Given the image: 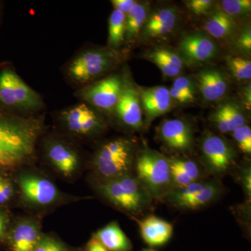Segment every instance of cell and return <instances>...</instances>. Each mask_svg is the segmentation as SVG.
Listing matches in <instances>:
<instances>
[{
	"label": "cell",
	"instance_id": "f35d334b",
	"mask_svg": "<svg viewBox=\"0 0 251 251\" xmlns=\"http://www.w3.org/2000/svg\"><path fill=\"white\" fill-rule=\"evenodd\" d=\"M170 95H171V98L175 99L180 103H189L191 102V100L186 97L185 94L181 93L180 91L176 90V89L172 87L171 90H169Z\"/></svg>",
	"mask_w": 251,
	"mask_h": 251
},
{
	"label": "cell",
	"instance_id": "4dcf8cb0",
	"mask_svg": "<svg viewBox=\"0 0 251 251\" xmlns=\"http://www.w3.org/2000/svg\"><path fill=\"white\" fill-rule=\"evenodd\" d=\"M33 251H68L67 248L57 239L42 237Z\"/></svg>",
	"mask_w": 251,
	"mask_h": 251
},
{
	"label": "cell",
	"instance_id": "52a82bcc",
	"mask_svg": "<svg viewBox=\"0 0 251 251\" xmlns=\"http://www.w3.org/2000/svg\"><path fill=\"white\" fill-rule=\"evenodd\" d=\"M124 86L121 77L112 75L82 89L79 97L96 108L110 110L118 103Z\"/></svg>",
	"mask_w": 251,
	"mask_h": 251
},
{
	"label": "cell",
	"instance_id": "5b68a950",
	"mask_svg": "<svg viewBox=\"0 0 251 251\" xmlns=\"http://www.w3.org/2000/svg\"><path fill=\"white\" fill-rule=\"evenodd\" d=\"M133 161L132 147L128 140L117 139L103 145L96 153L94 166L108 180L127 175Z\"/></svg>",
	"mask_w": 251,
	"mask_h": 251
},
{
	"label": "cell",
	"instance_id": "603a6c76",
	"mask_svg": "<svg viewBox=\"0 0 251 251\" xmlns=\"http://www.w3.org/2000/svg\"><path fill=\"white\" fill-rule=\"evenodd\" d=\"M235 25V22L230 16L223 11H217L208 19L204 27L216 39H223L233 31Z\"/></svg>",
	"mask_w": 251,
	"mask_h": 251
},
{
	"label": "cell",
	"instance_id": "836d02e7",
	"mask_svg": "<svg viewBox=\"0 0 251 251\" xmlns=\"http://www.w3.org/2000/svg\"><path fill=\"white\" fill-rule=\"evenodd\" d=\"M14 189L11 183L0 176V204L7 202L12 197Z\"/></svg>",
	"mask_w": 251,
	"mask_h": 251
},
{
	"label": "cell",
	"instance_id": "f546056e",
	"mask_svg": "<svg viewBox=\"0 0 251 251\" xmlns=\"http://www.w3.org/2000/svg\"><path fill=\"white\" fill-rule=\"evenodd\" d=\"M234 139L237 142L239 148L247 153H251V129L248 126H242L234 130Z\"/></svg>",
	"mask_w": 251,
	"mask_h": 251
},
{
	"label": "cell",
	"instance_id": "8d00e7d4",
	"mask_svg": "<svg viewBox=\"0 0 251 251\" xmlns=\"http://www.w3.org/2000/svg\"><path fill=\"white\" fill-rule=\"evenodd\" d=\"M111 2L115 10L122 14L126 15L136 1L133 0H112Z\"/></svg>",
	"mask_w": 251,
	"mask_h": 251
},
{
	"label": "cell",
	"instance_id": "ffe728a7",
	"mask_svg": "<svg viewBox=\"0 0 251 251\" xmlns=\"http://www.w3.org/2000/svg\"><path fill=\"white\" fill-rule=\"evenodd\" d=\"M198 81L201 94L206 100H219L227 91V82L222 74L218 71H203L198 75Z\"/></svg>",
	"mask_w": 251,
	"mask_h": 251
},
{
	"label": "cell",
	"instance_id": "74e56055",
	"mask_svg": "<svg viewBox=\"0 0 251 251\" xmlns=\"http://www.w3.org/2000/svg\"><path fill=\"white\" fill-rule=\"evenodd\" d=\"M86 251H108L95 237H92L87 244Z\"/></svg>",
	"mask_w": 251,
	"mask_h": 251
},
{
	"label": "cell",
	"instance_id": "1f68e13d",
	"mask_svg": "<svg viewBox=\"0 0 251 251\" xmlns=\"http://www.w3.org/2000/svg\"><path fill=\"white\" fill-rule=\"evenodd\" d=\"M173 88L185 94L192 102L195 99V91L191 81L186 77H179L175 80Z\"/></svg>",
	"mask_w": 251,
	"mask_h": 251
},
{
	"label": "cell",
	"instance_id": "5bb4252c",
	"mask_svg": "<svg viewBox=\"0 0 251 251\" xmlns=\"http://www.w3.org/2000/svg\"><path fill=\"white\" fill-rule=\"evenodd\" d=\"M161 139L173 150L186 151L193 143L192 130L186 122L179 119L167 120L160 129Z\"/></svg>",
	"mask_w": 251,
	"mask_h": 251
},
{
	"label": "cell",
	"instance_id": "cb8c5ba5",
	"mask_svg": "<svg viewBox=\"0 0 251 251\" xmlns=\"http://www.w3.org/2000/svg\"><path fill=\"white\" fill-rule=\"evenodd\" d=\"M148 8L144 4L135 3L126 15L125 36L127 40L134 39L146 21Z\"/></svg>",
	"mask_w": 251,
	"mask_h": 251
},
{
	"label": "cell",
	"instance_id": "8992f818",
	"mask_svg": "<svg viewBox=\"0 0 251 251\" xmlns=\"http://www.w3.org/2000/svg\"><path fill=\"white\" fill-rule=\"evenodd\" d=\"M115 62L116 55L112 51L89 50L73 59L67 69L68 75L76 83H87L108 71Z\"/></svg>",
	"mask_w": 251,
	"mask_h": 251
},
{
	"label": "cell",
	"instance_id": "d590c367",
	"mask_svg": "<svg viewBox=\"0 0 251 251\" xmlns=\"http://www.w3.org/2000/svg\"><path fill=\"white\" fill-rule=\"evenodd\" d=\"M238 45L243 50L250 52L251 50V27H248L243 31L238 39Z\"/></svg>",
	"mask_w": 251,
	"mask_h": 251
},
{
	"label": "cell",
	"instance_id": "3957f363",
	"mask_svg": "<svg viewBox=\"0 0 251 251\" xmlns=\"http://www.w3.org/2000/svg\"><path fill=\"white\" fill-rule=\"evenodd\" d=\"M138 181L153 197L159 198L169 192L172 183L169 161L161 153L147 150L137 159Z\"/></svg>",
	"mask_w": 251,
	"mask_h": 251
},
{
	"label": "cell",
	"instance_id": "e0dca14e",
	"mask_svg": "<svg viewBox=\"0 0 251 251\" xmlns=\"http://www.w3.org/2000/svg\"><path fill=\"white\" fill-rule=\"evenodd\" d=\"M47 156L51 164L61 174L71 176L78 166V156L70 147L59 142L50 144Z\"/></svg>",
	"mask_w": 251,
	"mask_h": 251
},
{
	"label": "cell",
	"instance_id": "2e32d148",
	"mask_svg": "<svg viewBox=\"0 0 251 251\" xmlns=\"http://www.w3.org/2000/svg\"><path fill=\"white\" fill-rule=\"evenodd\" d=\"M40 229L31 221H22L15 226L9 236L11 251H33L40 242Z\"/></svg>",
	"mask_w": 251,
	"mask_h": 251
},
{
	"label": "cell",
	"instance_id": "e575fe53",
	"mask_svg": "<svg viewBox=\"0 0 251 251\" xmlns=\"http://www.w3.org/2000/svg\"><path fill=\"white\" fill-rule=\"evenodd\" d=\"M212 120L215 122L220 131L224 133L232 132L228 122H227V119L225 116L224 112L221 108L218 109L215 113L213 115Z\"/></svg>",
	"mask_w": 251,
	"mask_h": 251
},
{
	"label": "cell",
	"instance_id": "4fadbf2b",
	"mask_svg": "<svg viewBox=\"0 0 251 251\" xmlns=\"http://www.w3.org/2000/svg\"><path fill=\"white\" fill-rule=\"evenodd\" d=\"M179 49L184 57L193 62L209 60L215 57L218 52L214 41L201 34L185 36L180 42Z\"/></svg>",
	"mask_w": 251,
	"mask_h": 251
},
{
	"label": "cell",
	"instance_id": "60d3db41",
	"mask_svg": "<svg viewBox=\"0 0 251 251\" xmlns=\"http://www.w3.org/2000/svg\"><path fill=\"white\" fill-rule=\"evenodd\" d=\"M247 90L245 91V97L247 99V101L248 103L251 105V85L248 86Z\"/></svg>",
	"mask_w": 251,
	"mask_h": 251
},
{
	"label": "cell",
	"instance_id": "9c48e42d",
	"mask_svg": "<svg viewBox=\"0 0 251 251\" xmlns=\"http://www.w3.org/2000/svg\"><path fill=\"white\" fill-rule=\"evenodd\" d=\"M68 129L74 134H93L102 128V120L90 107L85 103L74 105L61 114Z\"/></svg>",
	"mask_w": 251,
	"mask_h": 251
},
{
	"label": "cell",
	"instance_id": "6da1fadb",
	"mask_svg": "<svg viewBox=\"0 0 251 251\" xmlns=\"http://www.w3.org/2000/svg\"><path fill=\"white\" fill-rule=\"evenodd\" d=\"M42 130L41 119L0 110V167L16 168L29 161Z\"/></svg>",
	"mask_w": 251,
	"mask_h": 251
},
{
	"label": "cell",
	"instance_id": "9a60e30c",
	"mask_svg": "<svg viewBox=\"0 0 251 251\" xmlns=\"http://www.w3.org/2000/svg\"><path fill=\"white\" fill-rule=\"evenodd\" d=\"M139 98L148 121L161 116L171 108L172 98L169 90L161 86L140 91Z\"/></svg>",
	"mask_w": 251,
	"mask_h": 251
},
{
	"label": "cell",
	"instance_id": "484cf974",
	"mask_svg": "<svg viewBox=\"0 0 251 251\" xmlns=\"http://www.w3.org/2000/svg\"><path fill=\"white\" fill-rule=\"evenodd\" d=\"M227 65L238 80H251V62L249 59L239 57H229Z\"/></svg>",
	"mask_w": 251,
	"mask_h": 251
},
{
	"label": "cell",
	"instance_id": "ba28073f",
	"mask_svg": "<svg viewBox=\"0 0 251 251\" xmlns=\"http://www.w3.org/2000/svg\"><path fill=\"white\" fill-rule=\"evenodd\" d=\"M219 193V187L213 183L194 181L169 191L168 198L177 207L197 209L212 202Z\"/></svg>",
	"mask_w": 251,
	"mask_h": 251
},
{
	"label": "cell",
	"instance_id": "d6a6232c",
	"mask_svg": "<svg viewBox=\"0 0 251 251\" xmlns=\"http://www.w3.org/2000/svg\"><path fill=\"white\" fill-rule=\"evenodd\" d=\"M213 1L211 0H191L188 1L189 9L198 16L206 14L212 6Z\"/></svg>",
	"mask_w": 251,
	"mask_h": 251
},
{
	"label": "cell",
	"instance_id": "7a4b0ae2",
	"mask_svg": "<svg viewBox=\"0 0 251 251\" xmlns=\"http://www.w3.org/2000/svg\"><path fill=\"white\" fill-rule=\"evenodd\" d=\"M0 105L8 110L34 112L44 106L42 99L9 68L0 72Z\"/></svg>",
	"mask_w": 251,
	"mask_h": 251
},
{
	"label": "cell",
	"instance_id": "d6986e66",
	"mask_svg": "<svg viewBox=\"0 0 251 251\" xmlns=\"http://www.w3.org/2000/svg\"><path fill=\"white\" fill-rule=\"evenodd\" d=\"M177 18V13L172 8L158 10L145 23V36L155 38L169 34L176 26Z\"/></svg>",
	"mask_w": 251,
	"mask_h": 251
},
{
	"label": "cell",
	"instance_id": "8fae6325",
	"mask_svg": "<svg viewBox=\"0 0 251 251\" xmlns=\"http://www.w3.org/2000/svg\"><path fill=\"white\" fill-rule=\"evenodd\" d=\"M203 155L211 171L225 173L229 169L234 160V152L223 138L215 135H208L202 143Z\"/></svg>",
	"mask_w": 251,
	"mask_h": 251
},
{
	"label": "cell",
	"instance_id": "4316f807",
	"mask_svg": "<svg viewBox=\"0 0 251 251\" xmlns=\"http://www.w3.org/2000/svg\"><path fill=\"white\" fill-rule=\"evenodd\" d=\"M220 108L224 112L225 116L228 122L231 131L232 132L236 128L245 125V117L235 104L226 103L221 105Z\"/></svg>",
	"mask_w": 251,
	"mask_h": 251
},
{
	"label": "cell",
	"instance_id": "ac0fdd59",
	"mask_svg": "<svg viewBox=\"0 0 251 251\" xmlns=\"http://www.w3.org/2000/svg\"><path fill=\"white\" fill-rule=\"evenodd\" d=\"M142 237L150 247H159L166 244L173 235V226L156 216H149L140 221Z\"/></svg>",
	"mask_w": 251,
	"mask_h": 251
},
{
	"label": "cell",
	"instance_id": "30bf717a",
	"mask_svg": "<svg viewBox=\"0 0 251 251\" xmlns=\"http://www.w3.org/2000/svg\"><path fill=\"white\" fill-rule=\"evenodd\" d=\"M19 185L25 201L34 205H49L59 196L53 183L36 175H23L20 178Z\"/></svg>",
	"mask_w": 251,
	"mask_h": 251
},
{
	"label": "cell",
	"instance_id": "44dd1931",
	"mask_svg": "<svg viewBox=\"0 0 251 251\" xmlns=\"http://www.w3.org/2000/svg\"><path fill=\"white\" fill-rule=\"evenodd\" d=\"M95 237L108 251H130L131 244L120 226L112 222L100 229Z\"/></svg>",
	"mask_w": 251,
	"mask_h": 251
},
{
	"label": "cell",
	"instance_id": "b9f144b4",
	"mask_svg": "<svg viewBox=\"0 0 251 251\" xmlns=\"http://www.w3.org/2000/svg\"><path fill=\"white\" fill-rule=\"evenodd\" d=\"M142 251H156L154 250H152V249H145V250Z\"/></svg>",
	"mask_w": 251,
	"mask_h": 251
},
{
	"label": "cell",
	"instance_id": "277c9868",
	"mask_svg": "<svg viewBox=\"0 0 251 251\" xmlns=\"http://www.w3.org/2000/svg\"><path fill=\"white\" fill-rule=\"evenodd\" d=\"M100 190L112 204L133 214L143 211L150 200V194L140 181L128 175L108 180Z\"/></svg>",
	"mask_w": 251,
	"mask_h": 251
},
{
	"label": "cell",
	"instance_id": "d4e9b609",
	"mask_svg": "<svg viewBox=\"0 0 251 251\" xmlns=\"http://www.w3.org/2000/svg\"><path fill=\"white\" fill-rule=\"evenodd\" d=\"M126 15L114 10L109 19L108 44L112 49L121 46L125 37Z\"/></svg>",
	"mask_w": 251,
	"mask_h": 251
},
{
	"label": "cell",
	"instance_id": "7402d4cb",
	"mask_svg": "<svg viewBox=\"0 0 251 251\" xmlns=\"http://www.w3.org/2000/svg\"><path fill=\"white\" fill-rule=\"evenodd\" d=\"M148 58L154 63L166 76H176L182 70V60L177 54L170 50H155L149 54Z\"/></svg>",
	"mask_w": 251,
	"mask_h": 251
},
{
	"label": "cell",
	"instance_id": "ab89813d",
	"mask_svg": "<svg viewBox=\"0 0 251 251\" xmlns=\"http://www.w3.org/2000/svg\"><path fill=\"white\" fill-rule=\"evenodd\" d=\"M8 222L7 216L0 211V240H2L6 237Z\"/></svg>",
	"mask_w": 251,
	"mask_h": 251
},
{
	"label": "cell",
	"instance_id": "7c38bea8",
	"mask_svg": "<svg viewBox=\"0 0 251 251\" xmlns=\"http://www.w3.org/2000/svg\"><path fill=\"white\" fill-rule=\"evenodd\" d=\"M140 102L137 91L130 83L125 84L115 110L121 121L128 126L139 128L143 125Z\"/></svg>",
	"mask_w": 251,
	"mask_h": 251
},
{
	"label": "cell",
	"instance_id": "f1b7e54d",
	"mask_svg": "<svg viewBox=\"0 0 251 251\" xmlns=\"http://www.w3.org/2000/svg\"><path fill=\"white\" fill-rule=\"evenodd\" d=\"M168 161L171 166L178 168L185 175L189 176L193 181H197L199 179L201 171H200L197 164L194 162L189 161V160L179 159V158H174V159L168 160Z\"/></svg>",
	"mask_w": 251,
	"mask_h": 251
},
{
	"label": "cell",
	"instance_id": "83f0119b",
	"mask_svg": "<svg viewBox=\"0 0 251 251\" xmlns=\"http://www.w3.org/2000/svg\"><path fill=\"white\" fill-rule=\"evenodd\" d=\"M223 11L226 14L232 16L244 15L250 12L251 0H224L221 2Z\"/></svg>",
	"mask_w": 251,
	"mask_h": 251
}]
</instances>
